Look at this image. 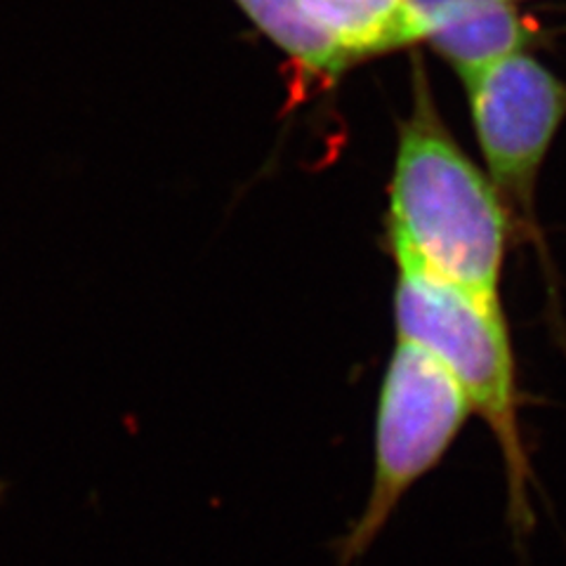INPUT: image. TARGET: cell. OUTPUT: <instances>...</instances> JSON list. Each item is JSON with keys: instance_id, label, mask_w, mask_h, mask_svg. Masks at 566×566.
Returning <instances> with one entry per match:
<instances>
[{"instance_id": "1", "label": "cell", "mask_w": 566, "mask_h": 566, "mask_svg": "<svg viewBox=\"0 0 566 566\" xmlns=\"http://www.w3.org/2000/svg\"><path fill=\"white\" fill-rule=\"evenodd\" d=\"M510 216L489 175L441 120L422 62H413L411 112L401 120L389 187V239L424 268L499 303Z\"/></svg>"}, {"instance_id": "2", "label": "cell", "mask_w": 566, "mask_h": 566, "mask_svg": "<svg viewBox=\"0 0 566 566\" xmlns=\"http://www.w3.org/2000/svg\"><path fill=\"white\" fill-rule=\"evenodd\" d=\"M399 279L397 338L428 349L463 385L472 411L499 441L507 484V524L522 543L536 526V474L520 424L517 366L501 303H486L392 248Z\"/></svg>"}, {"instance_id": "3", "label": "cell", "mask_w": 566, "mask_h": 566, "mask_svg": "<svg viewBox=\"0 0 566 566\" xmlns=\"http://www.w3.org/2000/svg\"><path fill=\"white\" fill-rule=\"evenodd\" d=\"M472 403L451 370L428 349L397 338L376 416V468L361 517L340 538L338 566H352L424 474H430L472 416Z\"/></svg>"}, {"instance_id": "4", "label": "cell", "mask_w": 566, "mask_h": 566, "mask_svg": "<svg viewBox=\"0 0 566 566\" xmlns=\"http://www.w3.org/2000/svg\"><path fill=\"white\" fill-rule=\"evenodd\" d=\"M463 85L489 180L507 216L534 227L538 175L566 120V81L522 50L480 69Z\"/></svg>"}, {"instance_id": "5", "label": "cell", "mask_w": 566, "mask_h": 566, "mask_svg": "<svg viewBox=\"0 0 566 566\" xmlns=\"http://www.w3.org/2000/svg\"><path fill=\"white\" fill-rule=\"evenodd\" d=\"M411 43L424 41L460 81L512 52L528 50L536 33L507 0H403Z\"/></svg>"}, {"instance_id": "6", "label": "cell", "mask_w": 566, "mask_h": 566, "mask_svg": "<svg viewBox=\"0 0 566 566\" xmlns=\"http://www.w3.org/2000/svg\"><path fill=\"white\" fill-rule=\"evenodd\" d=\"M349 64L409 45L403 0H300Z\"/></svg>"}, {"instance_id": "7", "label": "cell", "mask_w": 566, "mask_h": 566, "mask_svg": "<svg viewBox=\"0 0 566 566\" xmlns=\"http://www.w3.org/2000/svg\"><path fill=\"white\" fill-rule=\"evenodd\" d=\"M234 3L307 74L335 78L349 66L343 52L310 20L300 0H234Z\"/></svg>"}, {"instance_id": "8", "label": "cell", "mask_w": 566, "mask_h": 566, "mask_svg": "<svg viewBox=\"0 0 566 566\" xmlns=\"http://www.w3.org/2000/svg\"><path fill=\"white\" fill-rule=\"evenodd\" d=\"M0 495H3V482H0Z\"/></svg>"}, {"instance_id": "9", "label": "cell", "mask_w": 566, "mask_h": 566, "mask_svg": "<svg viewBox=\"0 0 566 566\" xmlns=\"http://www.w3.org/2000/svg\"><path fill=\"white\" fill-rule=\"evenodd\" d=\"M507 3H515V0H507Z\"/></svg>"}]
</instances>
